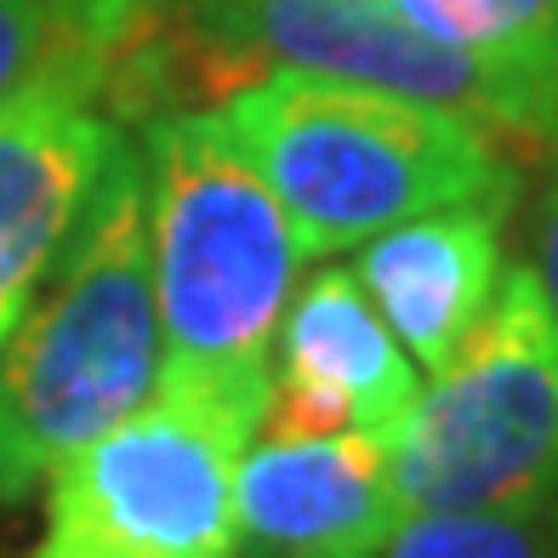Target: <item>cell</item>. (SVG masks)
Wrapping results in <instances>:
<instances>
[{"mask_svg": "<svg viewBox=\"0 0 558 558\" xmlns=\"http://www.w3.org/2000/svg\"><path fill=\"white\" fill-rule=\"evenodd\" d=\"M530 245H536V279L558 314V148H553V166L542 177V194H536V217H530Z\"/></svg>", "mask_w": 558, "mask_h": 558, "instance_id": "5bb4252c", "label": "cell"}, {"mask_svg": "<svg viewBox=\"0 0 558 558\" xmlns=\"http://www.w3.org/2000/svg\"><path fill=\"white\" fill-rule=\"evenodd\" d=\"M422 35L478 63L507 148H558V0H393Z\"/></svg>", "mask_w": 558, "mask_h": 558, "instance_id": "30bf717a", "label": "cell"}, {"mask_svg": "<svg viewBox=\"0 0 558 558\" xmlns=\"http://www.w3.org/2000/svg\"><path fill=\"white\" fill-rule=\"evenodd\" d=\"M371 558H558V485L507 507L411 513Z\"/></svg>", "mask_w": 558, "mask_h": 558, "instance_id": "8fae6325", "label": "cell"}, {"mask_svg": "<svg viewBox=\"0 0 558 558\" xmlns=\"http://www.w3.org/2000/svg\"><path fill=\"white\" fill-rule=\"evenodd\" d=\"M125 125L104 104V58L52 40L0 104V348L40 296Z\"/></svg>", "mask_w": 558, "mask_h": 558, "instance_id": "8992f818", "label": "cell"}, {"mask_svg": "<svg viewBox=\"0 0 558 558\" xmlns=\"http://www.w3.org/2000/svg\"><path fill=\"white\" fill-rule=\"evenodd\" d=\"M422 393L411 353L393 342L383 314L371 308L353 268H319L274 337V376L257 434L314 439V434H399Z\"/></svg>", "mask_w": 558, "mask_h": 558, "instance_id": "52a82bcc", "label": "cell"}, {"mask_svg": "<svg viewBox=\"0 0 558 558\" xmlns=\"http://www.w3.org/2000/svg\"><path fill=\"white\" fill-rule=\"evenodd\" d=\"M52 17L40 0H0V104L29 81V69L52 52Z\"/></svg>", "mask_w": 558, "mask_h": 558, "instance_id": "4fadbf2b", "label": "cell"}, {"mask_svg": "<svg viewBox=\"0 0 558 558\" xmlns=\"http://www.w3.org/2000/svg\"><path fill=\"white\" fill-rule=\"evenodd\" d=\"M388 450L404 519L507 507L558 485V314L530 263L501 274L485 319L416 393Z\"/></svg>", "mask_w": 558, "mask_h": 558, "instance_id": "277c9868", "label": "cell"}, {"mask_svg": "<svg viewBox=\"0 0 558 558\" xmlns=\"http://www.w3.org/2000/svg\"><path fill=\"white\" fill-rule=\"evenodd\" d=\"M245 160L279 199L302 257H342L450 206H513L507 143L439 104L325 74H263L222 97Z\"/></svg>", "mask_w": 558, "mask_h": 558, "instance_id": "7a4b0ae2", "label": "cell"}, {"mask_svg": "<svg viewBox=\"0 0 558 558\" xmlns=\"http://www.w3.org/2000/svg\"><path fill=\"white\" fill-rule=\"evenodd\" d=\"M40 7L52 17L58 40L109 58L125 35H137L143 23L160 12V0H40Z\"/></svg>", "mask_w": 558, "mask_h": 558, "instance_id": "7c38bea8", "label": "cell"}, {"mask_svg": "<svg viewBox=\"0 0 558 558\" xmlns=\"http://www.w3.org/2000/svg\"><path fill=\"white\" fill-rule=\"evenodd\" d=\"M240 558H371L404 524L376 434L251 439L234 473Z\"/></svg>", "mask_w": 558, "mask_h": 558, "instance_id": "ba28073f", "label": "cell"}, {"mask_svg": "<svg viewBox=\"0 0 558 558\" xmlns=\"http://www.w3.org/2000/svg\"><path fill=\"white\" fill-rule=\"evenodd\" d=\"M132 143L160 314L155 393L206 404L257 439L302 245L217 109L155 114Z\"/></svg>", "mask_w": 558, "mask_h": 558, "instance_id": "6da1fadb", "label": "cell"}, {"mask_svg": "<svg viewBox=\"0 0 558 558\" xmlns=\"http://www.w3.org/2000/svg\"><path fill=\"white\" fill-rule=\"evenodd\" d=\"M513 206H450L360 245L353 279L416 371H445L501 286V222Z\"/></svg>", "mask_w": 558, "mask_h": 558, "instance_id": "9c48e42d", "label": "cell"}, {"mask_svg": "<svg viewBox=\"0 0 558 558\" xmlns=\"http://www.w3.org/2000/svg\"><path fill=\"white\" fill-rule=\"evenodd\" d=\"M245 445L228 416L155 393L46 478L35 558H240Z\"/></svg>", "mask_w": 558, "mask_h": 558, "instance_id": "5b68a950", "label": "cell"}, {"mask_svg": "<svg viewBox=\"0 0 558 558\" xmlns=\"http://www.w3.org/2000/svg\"><path fill=\"white\" fill-rule=\"evenodd\" d=\"M155 388L160 314L143 155L125 132L63 257L0 348V507L35 496L74 450L143 411Z\"/></svg>", "mask_w": 558, "mask_h": 558, "instance_id": "3957f363", "label": "cell"}]
</instances>
